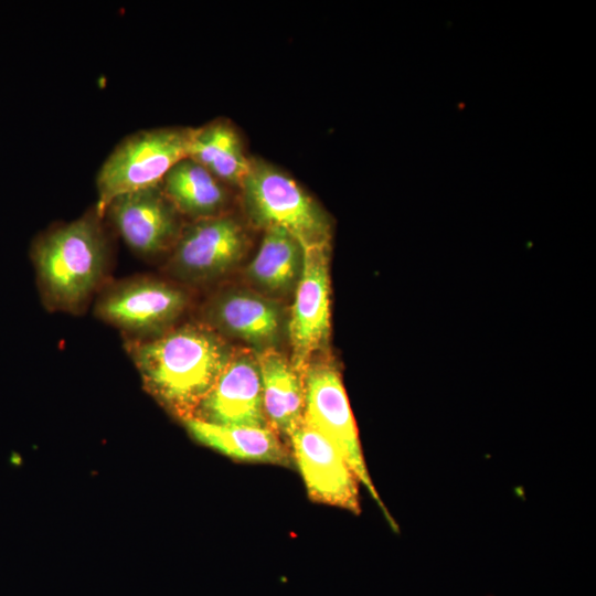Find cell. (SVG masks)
Wrapping results in <instances>:
<instances>
[{
  "instance_id": "obj_1",
  "label": "cell",
  "mask_w": 596,
  "mask_h": 596,
  "mask_svg": "<svg viewBox=\"0 0 596 596\" xmlns=\"http://www.w3.org/2000/svg\"><path fill=\"white\" fill-rule=\"evenodd\" d=\"M126 350L147 390L183 419L195 415L232 353L213 329L202 324L131 339Z\"/></svg>"
},
{
  "instance_id": "obj_2",
  "label": "cell",
  "mask_w": 596,
  "mask_h": 596,
  "mask_svg": "<svg viewBox=\"0 0 596 596\" xmlns=\"http://www.w3.org/2000/svg\"><path fill=\"white\" fill-rule=\"evenodd\" d=\"M95 207L81 217L35 237L30 256L44 304L77 313L100 286L109 259V242Z\"/></svg>"
},
{
  "instance_id": "obj_3",
  "label": "cell",
  "mask_w": 596,
  "mask_h": 596,
  "mask_svg": "<svg viewBox=\"0 0 596 596\" xmlns=\"http://www.w3.org/2000/svg\"><path fill=\"white\" fill-rule=\"evenodd\" d=\"M194 131L193 127H159L124 138L97 172V214L104 217L106 206L118 195L160 184L188 157Z\"/></svg>"
},
{
  "instance_id": "obj_4",
  "label": "cell",
  "mask_w": 596,
  "mask_h": 596,
  "mask_svg": "<svg viewBox=\"0 0 596 596\" xmlns=\"http://www.w3.org/2000/svg\"><path fill=\"white\" fill-rule=\"evenodd\" d=\"M240 187L247 214L257 226L284 228L301 245L329 244L330 223L326 212L276 166L251 159Z\"/></svg>"
},
{
  "instance_id": "obj_5",
  "label": "cell",
  "mask_w": 596,
  "mask_h": 596,
  "mask_svg": "<svg viewBox=\"0 0 596 596\" xmlns=\"http://www.w3.org/2000/svg\"><path fill=\"white\" fill-rule=\"evenodd\" d=\"M306 422L341 454L360 483L395 526L373 485L362 451L356 424L337 369L327 362H310L301 373Z\"/></svg>"
},
{
  "instance_id": "obj_6",
  "label": "cell",
  "mask_w": 596,
  "mask_h": 596,
  "mask_svg": "<svg viewBox=\"0 0 596 596\" xmlns=\"http://www.w3.org/2000/svg\"><path fill=\"white\" fill-rule=\"evenodd\" d=\"M187 305L188 296L182 289L138 276L106 288L96 300L95 315L134 339H150L170 330Z\"/></svg>"
},
{
  "instance_id": "obj_7",
  "label": "cell",
  "mask_w": 596,
  "mask_h": 596,
  "mask_svg": "<svg viewBox=\"0 0 596 596\" xmlns=\"http://www.w3.org/2000/svg\"><path fill=\"white\" fill-rule=\"evenodd\" d=\"M246 244L244 228L228 215L195 220L183 226L168 267L182 281H207L232 268Z\"/></svg>"
},
{
  "instance_id": "obj_8",
  "label": "cell",
  "mask_w": 596,
  "mask_h": 596,
  "mask_svg": "<svg viewBox=\"0 0 596 596\" xmlns=\"http://www.w3.org/2000/svg\"><path fill=\"white\" fill-rule=\"evenodd\" d=\"M329 244L302 245L304 264L289 321L292 365L300 372L328 343L330 333Z\"/></svg>"
},
{
  "instance_id": "obj_9",
  "label": "cell",
  "mask_w": 596,
  "mask_h": 596,
  "mask_svg": "<svg viewBox=\"0 0 596 596\" xmlns=\"http://www.w3.org/2000/svg\"><path fill=\"white\" fill-rule=\"evenodd\" d=\"M180 215L161 184L118 195L104 212L126 245L145 258L173 248L183 228Z\"/></svg>"
},
{
  "instance_id": "obj_10",
  "label": "cell",
  "mask_w": 596,
  "mask_h": 596,
  "mask_svg": "<svg viewBox=\"0 0 596 596\" xmlns=\"http://www.w3.org/2000/svg\"><path fill=\"white\" fill-rule=\"evenodd\" d=\"M288 437L308 496L359 514L361 483L338 449L305 418Z\"/></svg>"
},
{
  "instance_id": "obj_11",
  "label": "cell",
  "mask_w": 596,
  "mask_h": 596,
  "mask_svg": "<svg viewBox=\"0 0 596 596\" xmlns=\"http://www.w3.org/2000/svg\"><path fill=\"white\" fill-rule=\"evenodd\" d=\"M193 417L221 425L268 426L256 354L232 351Z\"/></svg>"
},
{
  "instance_id": "obj_12",
  "label": "cell",
  "mask_w": 596,
  "mask_h": 596,
  "mask_svg": "<svg viewBox=\"0 0 596 596\" xmlns=\"http://www.w3.org/2000/svg\"><path fill=\"white\" fill-rule=\"evenodd\" d=\"M215 332L243 340L254 348H273L281 326L276 302L252 291H227L210 301L204 312Z\"/></svg>"
},
{
  "instance_id": "obj_13",
  "label": "cell",
  "mask_w": 596,
  "mask_h": 596,
  "mask_svg": "<svg viewBox=\"0 0 596 596\" xmlns=\"http://www.w3.org/2000/svg\"><path fill=\"white\" fill-rule=\"evenodd\" d=\"M256 359L267 423L277 434L288 437L305 415L302 375L274 348L258 351Z\"/></svg>"
},
{
  "instance_id": "obj_14",
  "label": "cell",
  "mask_w": 596,
  "mask_h": 596,
  "mask_svg": "<svg viewBox=\"0 0 596 596\" xmlns=\"http://www.w3.org/2000/svg\"><path fill=\"white\" fill-rule=\"evenodd\" d=\"M192 436L217 451L243 461L287 465L289 455L269 426L221 425L195 417L183 419Z\"/></svg>"
},
{
  "instance_id": "obj_15",
  "label": "cell",
  "mask_w": 596,
  "mask_h": 596,
  "mask_svg": "<svg viewBox=\"0 0 596 596\" xmlns=\"http://www.w3.org/2000/svg\"><path fill=\"white\" fill-rule=\"evenodd\" d=\"M160 184L178 212L192 221L222 214L227 200L224 183L188 157L178 161Z\"/></svg>"
},
{
  "instance_id": "obj_16",
  "label": "cell",
  "mask_w": 596,
  "mask_h": 596,
  "mask_svg": "<svg viewBox=\"0 0 596 596\" xmlns=\"http://www.w3.org/2000/svg\"><path fill=\"white\" fill-rule=\"evenodd\" d=\"M302 264L304 248L299 241L284 228L269 227L246 273L255 286L279 295L296 288Z\"/></svg>"
},
{
  "instance_id": "obj_17",
  "label": "cell",
  "mask_w": 596,
  "mask_h": 596,
  "mask_svg": "<svg viewBox=\"0 0 596 596\" xmlns=\"http://www.w3.org/2000/svg\"><path fill=\"white\" fill-rule=\"evenodd\" d=\"M188 158L200 163L221 182L238 187L251 162L235 128L224 119L195 128Z\"/></svg>"
}]
</instances>
